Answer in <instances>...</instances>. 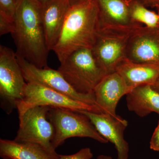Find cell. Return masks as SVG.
Listing matches in <instances>:
<instances>
[{
    "instance_id": "7a4b0ae2",
    "label": "cell",
    "mask_w": 159,
    "mask_h": 159,
    "mask_svg": "<svg viewBox=\"0 0 159 159\" xmlns=\"http://www.w3.org/2000/svg\"><path fill=\"white\" fill-rule=\"evenodd\" d=\"M99 30V9L95 0L70 5L53 51L60 62L74 51L91 49Z\"/></svg>"
},
{
    "instance_id": "8992f818",
    "label": "cell",
    "mask_w": 159,
    "mask_h": 159,
    "mask_svg": "<svg viewBox=\"0 0 159 159\" xmlns=\"http://www.w3.org/2000/svg\"><path fill=\"white\" fill-rule=\"evenodd\" d=\"M136 29L98 30L91 50L97 63L106 75L116 72L117 66L126 59L129 40Z\"/></svg>"
},
{
    "instance_id": "e0dca14e",
    "label": "cell",
    "mask_w": 159,
    "mask_h": 159,
    "mask_svg": "<svg viewBox=\"0 0 159 159\" xmlns=\"http://www.w3.org/2000/svg\"><path fill=\"white\" fill-rule=\"evenodd\" d=\"M0 157L3 159H52L39 145L2 139Z\"/></svg>"
},
{
    "instance_id": "cb8c5ba5",
    "label": "cell",
    "mask_w": 159,
    "mask_h": 159,
    "mask_svg": "<svg viewBox=\"0 0 159 159\" xmlns=\"http://www.w3.org/2000/svg\"><path fill=\"white\" fill-rule=\"evenodd\" d=\"M152 85L153 86L155 89H156L157 91L159 92V75L158 78H157L155 83Z\"/></svg>"
},
{
    "instance_id": "603a6c76",
    "label": "cell",
    "mask_w": 159,
    "mask_h": 159,
    "mask_svg": "<svg viewBox=\"0 0 159 159\" xmlns=\"http://www.w3.org/2000/svg\"><path fill=\"white\" fill-rule=\"evenodd\" d=\"M144 5H158L159 0H136Z\"/></svg>"
},
{
    "instance_id": "d6986e66",
    "label": "cell",
    "mask_w": 159,
    "mask_h": 159,
    "mask_svg": "<svg viewBox=\"0 0 159 159\" xmlns=\"http://www.w3.org/2000/svg\"><path fill=\"white\" fill-rule=\"evenodd\" d=\"M16 0H0V16L14 22Z\"/></svg>"
},
{
    "instance_id": "5bb4252c",
    "label": "cell",
    "mask_w": 159,
    "mask_h": 159,
    "mask_svg": "<svg viewBox=\"0 0 159 159\" xmlns=\"http://www.w3.org/2000/svg\"><path fill=\"white\" fill-rule=\"evenodd\" d=\"M70 5L69 0H50L42 5V18L49 51L57 43Z\"/></svg>"
},
{
    "instance_id": "4316f807",
    "label": "cell",
    "mask_w": 159,
    "mask_h": 159,
    "mask_svg": "<svg viewBox=\"0 0 159 159\" xmlns=\"http://www.w3.org/2000/svg\"><path fill=\"white\" fill-rule=\"evenodd\" d=\"M38 1H39V2L42 5H44L45 3L48 2L50 0H38Z\"/></svg>"
},
{
    "instance_id": "ba28073f",
    "label": "cell",
    "mask_w": 159,
    "mask_h": 159,
    "mask_svg": "<svg viewBox=\"0 0 159 159\" xmlns=\"http://www.w3.org/2000/svg\"><path fill=\"white\" fill-rule=\"evenodd\" d=\"M37 106L102 113L97 107L71 99L37 83H27L23 99L17 104L19 115L24 113L29 109Z\"/></svg>"
},
{
    "instance_id": "ac0fdd59",
    "label": "cell",
    "mask_w": 159,
    "mask_h": 159,
    "mask_svg": "<svg viewBox=\"0 0 159 159\" xmlns=\"http://www.w3.org/2000/svg\"><path fill=\"white\" fill-rule=\"evenodd\" d=\"M128 2L130 17L134 22L149 28L159 27V14L148 10L136 0Z\"/></svg>"
},
{
    "instance_id": "2e32d148",
    "label": "cell",
    "mask_w": 159,
    "mask_h": 159,
    "mask_svg": "<svg viewBox=\"0 0 159 159\" xmlns=\"http://www.w3.org/2000/svg\"><path fill=\"white\" fill-rule=\"evenodd\" d=\"M126 96L129 110L139 116L145 117L153 112L159 115V92L152 85L137 87Z\"/></svg>"
},
{
    "instance_id": "30bf717a",
    "label": "cell",
    "mask_w": 159,
    "mask_h": 159,
    "mask_svg": "<svg viewBox=\"0 0 159 159\" xmlns=\"http://www.w3.org/2000/svg\"><path fill=\"white\" fill-rule=\"evenodd\" d=\"M126 57L134 62L159 65V27L136 29L129 40Z\"/></svg>"
},
{
    "instance_id": "9c48e42d",
    "label": "cell",
    "mask_w": 159,
    "mask_h": 159,
    "mask_svg": "<svg viewBox=\"0 0 159 159\" xmlns=\"http://www.w3.org/2000/svg\"><path fill=\"white\" fill-rule=\"evenodd\" d=\"M16 56L26 82L37 83L71 99L97 107L93 93L84 94L77 92L58 70L48 66L40 68L22 57L17 55Z\"/></svg>"
},
{
    "instance_id": "3957f363",
    "label": "cell",
    "mask_w": 159,
    "mask_h": 159,
    "mask_svg": "<svg viewBox=\"0 0 159 159\" xmlns=\"http://www.w3.org/2000/svg\"><path fill=\"white\" fill-rule=\"evenodd\" d=\"M60 63L58 71L81 93H93L97 84L106 75L97 63L91 49L74 51Z\"/></svg>"
},
{
    "instance_id": "52a82bcc",
    "label": "cell",
    "mask_w": 159,
    "mask_h": 159,
    "mask_svg": "<svg viewBox=\"0 0 159 159\" xmlns=\"http://www.w3.org/2000/svg\"><path fill=\"white\" fill-rule=\"evenodd\" d=\"M27 84L16 52L0 46V96L1 106L11 113L22 99Z\"/></svg>"
},
{
    "instance_id": "4fadbf2b",
    "label": "cell",
    "mask_w": 159,
    "mask_h": 159,
    "mask_svg": "<svg viewBox=\"0 0 159 159\" xmlns=\"http://www.w3.org/2000/svg\"><path fill=\"white\" fill-rule=\"evenodd\" d=\"M95 1L99 9V29L134 30L143 26L132 19L128 2L124 0Z\"/></svg>"
},
{
    "instance_id": "44dd1931",
    "label": "cell",
    "mask_w": 159,
    "mask_h": 159,
    "mask_svg": "<svg viewBox=\"0 0 159 159\" xmlns=\"http://www.w3.org/2000/svg\"><path fill=\"white\" fill-rule=\"evenodd\" d=\"M14 30V22L0 16V35L13 33Z\"/></svg>"
},
{
    "instance_id": "7402d4cb",
    "label": "cell",
    "mask_w": 159,
    "mask_h": 159,
    "mask_svg": "<svg viewBox=\"0 0 159 159\" xmlns=\"http://www.w3.org/2000/svg\"><path fill=\"white\" fill-rule=\"evenodd\" d=\"M150 148L156 151H159V121L157 128L155 129L150 142Z\"/></svg>"
},
{
    "instance_id": "277c9868",
    "label": "cell",
    "mask_w": 159,
    "mask_h": 159,
    "mask_svg": "<svg viewBox=\"0 0 159 159\" xmlns=\"http://www.w3.org/2000/svg\"><path fill=\"white\" fill-rule=\"evenodd\" d=\"M50 109L48 107H35L19 115V128L14 140L39 145L52 159H58L60 155L52 145L54 128L48 118Z\"/></svg>"
},
{
    "instance_id": "d4e9b609",
    "label": "cell",
    "mask_w": 159,
    "mask_h": 159,
    "mask_svg": "<svg viewBox=\"0 0 159 159\" xmlns=\"http://www.w3.org/2000/svg\"><path fill=\"white\" fill-rule=\"evenodd\" d=\"M97 159H113L110 156L104 155H101L97 157Z\"/></svg>"
},
{
    "instance_id": "ffe728a7",
    "label": "cell",
    "mask_w": 159,
    "mask_h": 159,
    "mask_svg": "<svg viewBox=\"0 0 159 159\" xmlns=\"http://www.w3.org/2000/svg\"><path fill=\"white\" fill-rule=\"evenodd\" d=\"M93 157V154L90 148H82L77 153L70 155H61L58 159H91Z\"/></svg>"
},
{
    "instance_id": "484cf974",
    "label": "cell",
    "mask_w": 159,
    "mask_h": 159,
    "mask_svg": "<svg viewBox=\"0 0 159 159\" xmlns=\"http://www.w3.org/2000/svg\"><path fill=\"white\" fill-rule=\"evenodd\" d=\"M70 2V5H73V4H75L80 2V1H81V0H69Z\"/></svg>"
},
{
    "instance_id": "6da1fadb",
    "label": "cell",
    "mask_w": 159,
    "mask_h": 159,
    "mask_svg": "<svg viewBox=\"0 0 159 159\" xmlns=\"http://www.w3.org/2000/svg\"><path fill=\"white\" fill-rule=\"evenodd\" d=\"M42 5L38 0H16L14 30L11 34L16 55L40 68L48 67L49 50L42 18Z\"/></svg>"
},
{
    "instance_id": "5b68a950",
    "label": "cell",
    "mask_w": 159,
    "mask_h": 159,
    "mask_svg": "<svg viewBox=\"0 0 159 159\" xmlns=\"http://www.w3.org/2000/svg\"><path fill=\"white\" fill-rule=\"evenodd\" d=\"M48 118L54 126L52 145L55 150L66 139L74 137L91 138L101 143L109 142L98 132L90 119L79 112L50 107Z\"/></svg>"
},
{
    "instance_id": "8fae6325",
    "label": "cell",
    "mask_w": 159,
    "mask_h": 159,
    "mask_svg": "<svg viewBox=\"0 0 159 159\" xmlns=\"http://www.w3.org/2000/svg\"><path fill=\"white\" fill-rule=\"evenodd\" d=\"M79 112L87 117L98 132L115 145L118 159H128L129 146L124 137V131L128 125L126 120L119 116L114 117L108 114L87 111Z\"/></svg>"
},
{
    "instance_id": "9a60e30c",
    "label": "cell",
    "mask_w": 159,
    "mask_h": 159,
    "mask_svg": "<svg viewBox=\"0 0 159 159\" xmlns=\"http://www.w3.org/2000/svg\"><path fill=\"white\" fill-rule=\"evenodd\" d=\"M116 72L133 89L139 86L153 85L159 75V65L134 62L126 58L117 66Z\"/></svg>"
},
{
    "instance_id": "7c38bea8",
    "label": "cell",
    "mask_w": 159,
    "mask_h": 159,
    "mask_svg": "<svg viewBox=\"0 0 159 159\" xmlns=\"http://www.w3.org/2000/svg\"><path fill=\"white\" fill-rule=\"evenodd\" d=\"M132 89L116 71L107 74L94 90L97 107L102 113L118 116L116 110L118 102Z\"/></svg>"
}]
</instances>
